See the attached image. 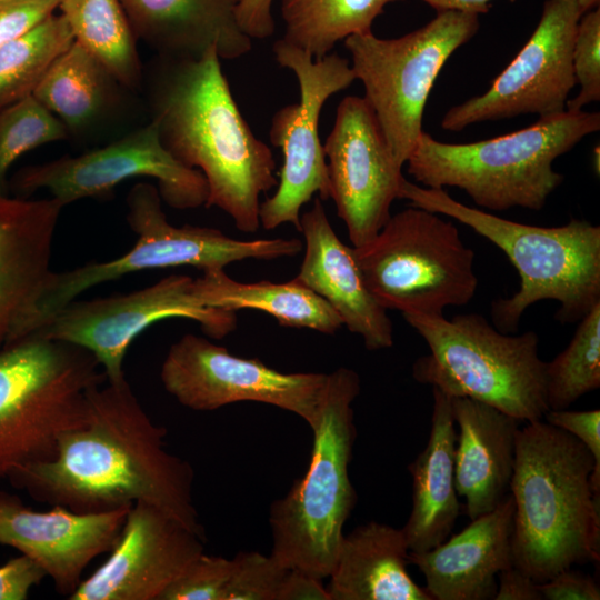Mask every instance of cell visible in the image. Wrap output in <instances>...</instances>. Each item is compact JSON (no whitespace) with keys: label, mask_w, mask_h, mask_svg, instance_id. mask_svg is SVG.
Returning a JSON list of instances; mask_svg holds the SVG:
<instances>
[{"label":"cell","mask_w":600,"mask_h":600,"mask_svg":"<svg viewBox=\"0 0 600 600\" xmlns=\"http://www.w3.org/2000/svg\"><path fill=\"white\" fill-rule=\"evenodd\" d=\"M166 436L126 378L107 380L88 391L83 422L61 436L53 459L7 480L34 501L81 513L148 503L206 539L193 503V468L166 449Z\"/></svg>","instance_id":"cell-1"},{"label":"cell","mask_w":600,"mask_h":600,"mask_svg":"<svg viewBox=\"0 0 600 600\" xmlns=\"http://www.w3.org/2000/svg\"><path fill=\"white\" fill-rule=\"evenodd\" d=\"M216 49L202 58L156 57L144 76L149 120L181 164L199 170L206 207H217L238 230L260 227V197L278 184L271 149L242 117Z\"/></svg>","instance_id":"cell-2"},{"label":"cell","mask_w":600,"mask_h":600,"mask_svg":"<svg viewBox=\"0 0 600 600\" xmlns=\"http://www.w3.org/2000/svg\"><path fill=\"white\" fill-rule=\"evenodd\" d=\"M596 462L572 434L542 419L516 438L512 564L537 583L574 564L600 559V494L591 488Z\"/></svg>","instance_id":"cell-3"},{"label":"cell","mask_w":600,"mask_h":600,"mask_svg":"<svg viewBox=\"0 0 600 600\" xmlns=\"http://www.w3.org/2000/svg\"><path fill=\"white\" fill-rule=\"evenodd\" d=\"M399 199L454 219L501 249L520 276L510 298L491 304L496 328L518 330L524 311L542 300L559 303L556 320H581L600 303V227L571 219L564 226L538 227L500 218L453 199L444 189L427 188L402 179Z\"/></svg>","instance_id":"cell-4"},{"label":"cell","mask_w":600,"mask_h":600,"mask_svg":"<svg viewBox=\"0 0 600 600\" xmlns=\"http://www.w3.org/2000/svg\"><path fill=\"white\" fill-rule=\"evenodd\" d=\"M600 113L564 110L508 134L448 143L422 131L407 166L422 187H457L490 211L541 210L562 183L554 160L599 131Z\"/></svg>","instance_id":"cell-5"},{"label":"cell","mask_w":600,"mask_h":600,"mask_svg":"<svg viewBox=\"0 0 600 600\" xmlns=\"http://www.w3.org/2000/svg\"><path fill=\"white\" fill-rule=\"evenodd\" d=\"M359 374L349 368L327 373L320 412L313 427L306 473L270 507V554L288 569L328 578L357 502L349 478L357 428L352 403Z\"/></svg>","instance_id":"cell-6"},{"label":"cell","mask_w":600,"mask_h":600,"mask_svg":"<svg viewBox=\"0 0 600 600\" xmlns=\"http://www.w3.org/2000/svg\"><path fill=\"white\" fill-rule=\"evenodd\" d=\"M156 186L134 184L127 197V221L137 240L124 254L109 261L91 262L70 270L50 271L14 328L9 342L46 323L80 294L98 284L151 269L181 266L202 272L224 269L244 259L272 260L296 257L302 251L300 239L274 238L237 240L218 229L171 224L161 206Z\"/></svg>","instance_id":"cell-7"},{"label":"cell","mask_w":600,"mask_h":600,"mask_svg":"<svg viewBox=\"0 0 600 600\" xmlns=\"http://www.w3.org/2000/svg\"><path fill=\"white\" fill-rule=\"evenodd\" d=\"M106 381L96 357L70 342L27 334L0 349V479L53 459L83 422L88 391Z\"/></svg>","instance_id":"cell-8"},{"label":"cell","mask_w":600,"mask_h":600,"mask_svg":"<svg viewBox=\"0 0 600 600\" xmlns=\"http://www.w3.org/2000/svg\"><path fill=\"white\" fill-rule=\"evenodd\" d=\"M430 353L416 360L412 376L449 397L490 404L521 422L548 411L546 362L539 358L534 331L518 336L493 328L478 313L444 316L402 313Z\"/></svg>","instance_id":"cell-9"},{"label":"cell","mask_w":600,"mask_h":600,"mask_svg":"<svg viewBox=\"0 0 600 600\" xmlns=\"http://www.w3.org/2000/svg\"><path fill=\"white\" fill-rule=\"evenodd\" d=\"M352 248L367 288L386 310L442 316L474 297V252L439 213L411 206Z\"/></svg>","instance_id":"cell-10"},{"label":"cell","mask_w":600,"mask_h":600,"mask_svg":"<svg viewBox=\"0 0 600 600\" xmlns=\"http://www.w3.org/2000/svg\"><path fill=\"white\" fill-rule=\"evenodd\" d=\"M478 17L443 11L398 38L383 39L368 31L343 40L356 80L364 88L363 98L401 167L423 131L424 107L440 70L477 33Z\"/></svg>","instance_id":"cell-11"},{"label":"cell","mask_w":600,"mask_h":600,"mask_svg":"<svg viewBox=\"0 0 600 600\" xmlns=\"http://www.w3.org/2000/svg\"><path fill=\"white\" fill-rule=\"evenodd\" d=\"M276 61L291 70L300 100L277 110L269 139L280 148L283 163L277 190L260 204V226L273 230L291 223L300 231V211L317 193L329 199V178L323 144L319 137L322 107L334 93L356 80L350 61L336 52L313 59L301 48L278 39L272 46Z\"/></svg>","instance_id":"cell-12"},{"label":"cell","mask_w":600,"mask_h":600,"mask_svg":"<svg viewBox=\"0 0 600 600\" xmlns=\"http://www.w3.org/2000/svg\"><path fill=\"white\" fill-rule=\"evenodd\" d=\"M184 318L212 339L238 323L234 311L207 307L197 278L172 274L143 289L90 300H73L29 334L61 340L91 352L108 381L124 377L123 359L132 341L154 322Z\"/></svg>","instance_id":"cell-13"},{"label":"cell","mask_w":600,"mask_h":600,"mask_svg":"<svg viewBox=\"0 0 600 600\" xmlns=\"http://www.w3.org/2000/svg\"><path fill=\"white\" fill-rule=\"evenodd\" d=\"M140 177L154 179L161 199L171 208L187 210L207 203L204 177L169 153L151 120L81 154L26 167L14 176L12 187L23 196L47 190L66 207L110 194L118 184Z\"/></svg>","instance_id":"cell-14"},{"label":"cell","mask_w":600,"mask_h":600,"mask_svg":"<svg viewBox=\"0 0 600 600\" xmlns=\"http://www.w3.org/2000/svg\"><path fill=\"white\" fill-rule=\"evenodd\" d=\"M160 379L180 404L211 411L234 402H261L316 423L327 373H284L259 359L240 358L204 337L187 333L162 362Z\"/></svg>","instance_id":"cell-15"},{"label":"cell","mask_w":600,"mask_h":600,"mask_svg":"<svg viewBox=\"0 0 600 600\" xmlns=\"http://www.w3.org/2000/svg\"><path fill=\"white\" fill-rule=\"evenodd\" d=\"M582 14L577 0H547L537 28L514 59L484 93L450 108L442 129L461 131L478 122L563 112L576 86L572 49Z\"/></svg>","instance_id":"cell-16"},{"label":"cell","mask_w":600,"mask_h":600,"mask_svg":"<svg viewBox=\"0 0 600 600\" xmlns=\"http://www.w3.org/2000/svg\"><path fill=\"white\" fill-rule=\"evenodd\" d=\"M323 150L329 199L347 227L352 247H360L391 217L404 178L402 167L363 97L347 96L340 101Z\"/></svg>","instance_id":"cell-17"},{"label":"cell","mask_w":600,"mask_h":600,"mask_svg":"<svg viewBox=\"0 0 600 600\" xmlns=\"http://www.w3.org/2000/svg\"><path fill=\"white\" fill-rule=\"evenodd\" d=\"M201 538L164 511L132 504L109 556L69 600H160L183 569L204 552Z\"/></svg>","instance_id":"cell-18"},{"label":"cell","mask_w":600,"mask_h":600,"mask_svg":"<svg viewBox=\"0 0 600 600\" xmlns=\"http://www.w3.org/2000/svg\"><path fill=\"white\" fill-rule=\"evenodd\" d=\"M51 507L36 511L19 496L0 490V544L39 564L68 599L91 561L112 549L130 507L86 513Z\"/></svg>","instance_id":"cell-19"},{"label":"cell","mask_w":600,"mask_h":600,"mask_svg":"<svg viewBox=\"0 0 600 600\" xmlns=\"http://www.w3.org/2000/svg\"><path fill=\"white\" fill-rule=\"evenodd\" d=\"M304 256L296 279L323 298L367 349L393 344V326L367 288L354 257L334 232L320 198L300 216Z\"/></svg>","instance_id":"cell-20"},{"label":"cell","mask_w":600,"mask_h":600,"mask_svg":"<svg viewBox=\"0 0 600 600\" xmlns=\"http://www.w3.org/2000/svg\"><path fill=\"white\" fill-rule=\"evenodd\" d=\"M514 504L509 492L490 512L437 547L409 551V563L424 576L432 600H493L499 573L513 566Z\"/></svg>","instance_id":"cell-21"},{"label":"cell","mask_w":600,"mask_h":600,"mask_svg":"<svg viewBox=\"0 0 600 600\" xmlns=\"http://www.w3.org/2000/svg\"><path fill=\"white\" fill-rule=\"evenodd\" d=\"M137 39L158 57L202 58L216 49L234 60L252 48L239 27L236 0H120Z\"/></svg>","instance_id":"cell-22"},{"label":"cell","mask_w":600,"mask_h":600,"mask_svg":"<svg viewBox=\"0 0 600 600\" xmlns=\"http://www.w3.org/2000/svg\"><path fill=\"white\" fill-rule=\"evenodd\" d=\"M459 428L454 478L470 520L493 510L510 491L521 421L484 402L450 397Z\"/></svg>","instance_id":"cell-23"},{"label":"cell","mask_w":600,"mask_h":600,"mask_svg":"<svg viewBox=\"0 0 600 600\" xmlns=\"http://www.w3.org/2000/svg\"><path fill=\"white\" fill-rule=\"evenodd\" d=\"M62 208L51 197L30 200L0 194V349L51 271Z\"/></svg>","instance_id":"cell-24"},{"label":"cell","mask_w":600,"mask_h":600,"mask_svg":"<svg viewBox=\"0 0 600 600\" xmlns=\"http://www.w3.org/2000/svg\"><path fill=\"white\" fill-rule=\"evenodd\" d=\"M132 92L73 41L54 60L32 96L63 124L68 139L84 141L93 140L124 114Z\"/></svg>","instance_id":"cell-25"},{"label":"cell","mask_w":600,"mask_h":600,"mask_svg":"<svg viewBox=\"0 0 600 600\" xmlns=\"http://www.w3.org/2000/svg\"><path fill=\"white\" fill-rule=\"evenodd\" d=\"M431 430L424 449L408 466L412 476V510L402 528L409 551H428L443 542L460 514L456 489V423L451 398L432 387Z\"/></svg>","instance_id":"cell-26"},{"label":"cell","mask_w":600,"mask_h":600,"mask_svg":"<svg viewBox=\"0 0 600 600\" xmlns=\"http://www.w3.org/2000/svg\"><path fill=\"white\" fill-rule=\"evenodd\" d=\"M402 528L370 521L344 534L327 587L330 600H432L408 572Z\"/></svg>","instance_id":"cell-27"},{"label":"cell","mask_w":600,"mask_h":600,"mask_svg":"<svg viewBox=\"0 0 600 600\" xmlns=\"http://www.w3.org/2000/svg\"><path fill=\"white\" fill-rule=\"evenodd\" d=\"M200 296L209 308L227 311L260 310L288 328H307L334 334L343 324L319 294L293 278L287 282H240L224 269L204 271L197 278Z\"/></svg>","instance_id":"cell-28"},{"label":"cell","mask_w":600,"mask_h":600,"mask_svg":"<svg viewBox=\"0 0 600 600\" xmlns=\"http://www.w3.org/2000/svg\"><path fill=\"white\" fill-rule=\"evenodd\" d=\"M58 10L74 41L124 87L137 93L142 91L144 70L138 39L120 0H60Z\"/></svg>","instance_id":"cell-29"},{"label":"cell","mask_w":600,"mask_h":600,"mask_svg":"<svg viewBox=\"0 0 600 600\" xmlns=\"http://www.w3.org/2000/svg\"><path fill=\"white\" fill-rule=\"evenodd\" d=\"M399 0H280L286 41L313 59L349 36L371 31L386 6Z\"/></svg>","instance_id":"cell-30"},{"label":"cell","mask_w":600,"mask_h":600,"mask_svg":"<svg viewBox=\"0 0 600 600\" xmlns=\"http://www.w3.org/2000/svg\"><path fill=\"white\" fill-rule=\"evenodd\" d=\"M74 41L60 13H52L0 48V110L33 94L54 62Z\"/></svg>","instance_id":"cell-31"},{"label":"cell","mask_w":600,"mask_h":600,"mask_svg":"<svg viewBox=\"0 0 600 600\" xmlns=\"http://www.w3.org/2000/svg\"><path fill=\"white\" fill-rule=\"evenodd\" d=\"M600 387V303L581 320L567 346L546 362L544 388L548 410L568 409Z\"/></svg>","instance_id":"cell-32"},{"label":"cell","mask_w":600,"mask_h":600,"mask_svg":"<svg viewBox=\"0 0 600 600\" xmlns=\"http://www.w3.org/2000/svg\"><path fill=\"white\" fill-rule=\"evenodd\" d=\"M63 124L33 96L0 110V194H7V174L26 152L67 140Z\"/></svg>","instance_id":"cell-33"},{"label":"cell","mask_w":600,"mask_h":600,"mask_svg":"<svg viewBox=\"0 0 600 600\" xmlns=\"http://www.w3.org/2000/svg\"><path fill=\"white\" fill-rule=\"evenodd\" d=\"M572 64L579 94L566 103V110L579 111L600 100V9L583 13L572 49Z\"/></svg>","instance_id":"cell-34"},{"label":"cell","mask_w":600,"mask_h":600,"mask_svg":"<svg viewBox=\"0 0 600 600\" xmlns=\"http://www.w3.org/2000/svg\"><path fill=\"white\" fill-rule=\"evenodd\" d=\"M232 561L224 600H278L288 568L258 551H240Z\"/></svg>","instance_id":"cell-35"},{"label":"cell","mask_w":600,"mask_h":600,"mask_svg":"<svg viewBox=\"0 0 600 600\" xmlns=\"http://www.w3.org/2000/svg\"><path fill=\"white\" fill-rule=\"evenodd\" d=\"M232 559L202 552L166 589L160 600H224Z\"/></svg>","instance_id":"cell-36"},{"label":"cell","mask_w":600,"mask_h":600,"mask_svg":"<svg viewBox=\"0 0 600 600\" xmlns=\"http://www.w3.org/2000/svg\"><path fill=\"white\" fill-rule=\"evenodd\" d=\"M543 417L546 422L572 434L590 451L596 462L590 483L593 492L600 494V410H548Z\"/></svg>","instance_id":"cell-37"},{"label":"cell","mask_w":600,"mask_h":600,"mask_svg":"<svg viewBox=\"0 0 600 600\" xmlns=\"http://www.w3.org/2000/svg\"><path fill=\"white\" fill-rule=\"evenodd\" d=\"M59 0H0V48L58 10Z\"/></svg>","instance_id":"cell-38"},{"label":"cell","mask_w":600,"mask_h":600,"mask_svg":"<svg viewBox=\"0 0 600 600\" xmlns=\"http://www.w3.org/2000/svg\"><path fill=\"white\" fill-rule=\"evenodd\" d=\"M46 577L42 568L24 554L9 559L0 566V600H26Z\"/></svg>","instance_id":"cell-39"},{"label":"cell","mask_w":600,"mask_h":600,"mask_svg":"<svg viewBox=\"0 0 600 600\" xmlns=\"http://www.w3.org/2000/svg\"><path fill=\"white\" fill-rule=\"evenodd\" d=\"M544 600H599L600 588L590 574L563 570L550 580L539 583Z\"/></svg>","instance_id":"cell-40"},{"label":"cell","mask_w":600,"mask_h":600,"mask_svg":"<svg viewBox=\"0 0 600 600\" xmlns=\"http://www.w3.org/2000/svg\"><path fill=\"white\" fill-rule=\"evenodd\" d=\"M273 0H237L236 16L241 30L250 39H267L274 33Z\"/></svg>","instance_id":"cell-41"},{"label":"cell","mask_w":600,"mask_h":600,"mask_svg":"<svg viewBox=\"0 0 600 600\" xmlns=\"http://www.w3.org/2000/svg\"><path fill=\"white\" fill-rule=\"evenodd\" d=\"M278 600H330L322 580L297 569H289L281 584Z\"/></svg>","instance_id":"cell-42"},{"label":"cell","mask_w":600,"mask_h":600,"mask_svg":"<svg viewBox=\"0 0 600 600\" xmlns=\"http://www.w3.org/2000/svg\"><path fill=\"white\" fill-rule=\"evenodd\" d=\"M539 583L526 576L514 566L502 570L498 576L497 592L493 600H541Z\"/></svg>","instance_id":"cell-43"},{"label":"cell","mask_w":600,"mask_h":600,"mask_svg":"<svg viewBox=\"0 0 600 600\" xmlns=\"http://www.w3.org/2000/svg\"><path fill=\"white\" fill-rule=\"evenodd\" d=\"M436 9L438 12L459 11L473 14H484L489 12L491 0H421ZM514 2L516 0H509Z\"/></svg>","instance_id":"cell-44"},{"label":"cell","mask_w":600,"mask_h":600,"mask_svg":"<svg viewBox=\"0 0 600 600\" xmlns=\"http://www.w3.org/2000/svg\"><path fill=\"white\" fill-rule=\"evenodd\" d=\"M600 0H577V3L582 13H586L597 7H599Z\"/></svg>","instance_id":"cell-45"},{"label":"cell","mask_w":600,"mask_h":600,"mask_svg":"<svg viewBox=\"0 0 600 600\" xmlns=\"http://www.w3.org/2000/svg\"><path fill=\"white\" fill-rule=\"evenodd\" d=\"M60 1V0H59Z\"/></svg>","instance_id":"cell-46"},{"label":"cell","mask_w":600,"mask_h":600,"mask_svg":"<svg viewBox=\"0 0 600 600\" xmlns=\"http://www.w3.org/2000/svg\"><path fill=\"white\" fill-rule=\"evenodd\" d=\"M237 1V0H236Z\"/></svg>","instance_id":"cell-47"}]
</instances>
